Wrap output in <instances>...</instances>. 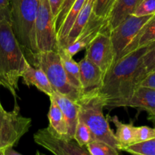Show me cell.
Returning <instances> with one entry per match:
<instances>
[{
    "label": "cell",
    "mask_w": 155,
    "mask_h": 155,
    "mask_svg": "<svg viewBox=\"0 0 155 155\" xmlns=\"http://www.w3.org/2000/svg\"><path fill=\"white\" fill-rule=\"evenodd\" d=\"M139 86H144V87L155 89V69L145 75L143 80L141 81Z\"/></svg>",
    "instance_id": "cell-31"
},
{
    "label": "cell",
    "mask_w": 155,
    "mask_h": 155,
    "mask_svg": "<svg viewBox=\"0 0 155 155\" xmlns=\"http://www.w3.org/2000/svg\"><path fill=\"white\" fill-rule=\"evenodd\" d=\"M155 41V14L145 24L136 37L125 48L120 58L125 54L134 51L136 48L145 46Z\"/></svg>",
    "instance_id": "cell-20"
},
{
    "label": "cell",
    "mask_w": 155,
    "mask_h": 155,
    "mask_svg": "<svg viewBox=\"0 0 155 155\" xmlns=\"http://www.w3.org/2000/svg\"><path fill=\"white\" fill-rule=\"evenodd\" d=\"M5 155H21L19 152L15 151V149H13V148H9L8 150L6 151V152L5 153Z\"/></svg>",
    "instance_id": "cell-34"
},
{
    "label": "cell",
    "mask_w": 155,
    "mask_h": 155,
    "mask_svg": "<svg viewBox=\"0 0 155 155\" xmlns=\"http://www.w3.org/2000/svg\"><path fill=\"white\" fill-rule=\"evenodd\" d=\"M94 2H95V0H86L83 8H81L77 19H76L75 22L73 24L69 33L60 47L66 48L70 44L72 43L77 39V36L80 35V32L83 30V29L84 28V27L90 19L91 15L92 14Z\"/></svg>",
    "instance_id": "cell-17"
},
{
    "label": "cell",
    "mask_w": 155,
    "mask_h": 155,
    "mask_svg": "<svg viewBox=\"0 0 155 155\" xmlns=\"http://www.w3.org/2000/svg\"><path fill=\"white\" fill-rule=\"evenodd\" d=\"M79 63L80 81L83 94L99 91L102 86L104 74L96 64L85 56Z\"/></svg>",
    "instance_id": "cell-12"
},
{
    "label": "cell",
    "mask_w": 155,
    "mask_h": 155,
    "mask_svg": "<svg viewBox=\"0 0 155 155\" xmlns=\"http://www.w3.org/2000/svg\"><path fill=\"white\" fill-rule=\"evenodd\" d=\"M39 0H11L10 19L12 29L24 53L29 57L38 52L34 34V23Z\"/></svg>",
    "instance_id": "cell-4"
},
{
    "label": "cell",
    "mask_w": 155,
    "mask_h": 155,
    "mask_svg": "<svg viewBox=\"0 0 155 155\" xmlns=\"http://www.w3.org/2000/svg\"><path fill=\"white\" fill-rule=\"evenodd\" d=\"M91 155H119L120 151L115 149L104 142L94 139L86 146Z\"/></svg>",
    "instance_id": "cell-24"
},
{
    "label": "cell",
    "mask_w": 155,
    "mask_h": 155,
    "mask_svg": "<svg viewBox=\"0 0 155 155\" xmlns=\"http://www.w3.org/2000/svg\"><path fill=\"white\" fill-rule=\"evenodd\" d=\"M1 85H2V84H1V81H0V86H1Z\"/></svg>",
    "instance_id": "cell-36"
},
{
    "label": "cell",
    "mask_w": 155,
    "mask_h": 155,
    "mask_svg": "<svg viewBox=\"0 0 155 155\" xmlns=\"http://www.w3.org/2000/svg\"><path fill=\"white\" fill-rule=\"evenodd\" d=\"M27 61L15 36L10 19L9 8L0 12V81L16 101L18 81Z\"/></svg>",
    "instance_id": "cell-2"
},
{
    "label": "cell",
    "mask_w": 155,
    "mask_h": 155,
    "mask_svg": "<svg viewBox=\"0 0 155 155\" xmlns=\"http://www.w3.org/2000/svg\"><path fill=\"white\" fill-rule=\"evenodd\" d=\"M21 77L22 78L23 83L26 86L28 87L35 86L38 90L48 96H51L54 92L45 72L40 68L32 66L27 58Z\"/></svg>",
    "instance_id": "cell-14"
},
{
    "label": "cell",
    "mask_w": 155,
    "mask_h": 155,
    "mask_svg": "<svg viewBox=\"0 0 155 155\" xmlns=\"http://www.w3.org/2000/svg\"><path fill=\"white\" fill-rule=\"evenodd\" d=\"M85 2H86V0H76V2L74 3L69 12L67 14L61 26L56 33L58 46H61L64 39H66L67 36L69 33L73 24L75 22L80 10L83 8Z\"/></svg>",
    "instance_id": "cell-22"
},
{
    "label": "cell",
    "mask_w": 155,
    "mask_h": 155,
    "mask_svg": "<svg viewBox=\"0 0 155 155\" xmlns=\"http://www.w3.org/2000/svg\"><path fill=\"white\" fill-rule=\"evenodd\" d=\"M53 97L63 113L68 127V133L71 139H74L76 126L78 120L79 106L77 102L65 95L57 92H53Z\"/></svg>",
    "instance_id": "cell-15"
},
{
    "label": "cell",
    "mask_w": 155,
    "mask_h": 155,
    "mask_svg": "<svg viewBox=\"0 0 155 155\" xmlns=\"http://www.w3.org/2000/svg\"><path fill=\"white\" fill-rule=\"evenodd\" d=\"M37 145L55 155H89L86 147H82L74 139L61 137L48 127L40 129L33 135Z\"/></svg>",
    "instance_id": "cell-9"
},
{
    "label": "cell",
    "mask_w": 155,
    "mask_h": 155,
    "mask_svg": "<svg viewBox=\"0 0 155 155\" xmlns=\"http://www.w3.org/2000/svg\"><path fill=\"white\" fill-rule=\"evenodd\" d=\"M124 151L133 154L155 155V137L145 142L130 145L124 148Z\"/></svg>",
    "instance_id": "cell-25"
},
{
    "label": "cell",
    "mask_w": 155,
    "mask_h": 155,
    "mask_svg": "<svg viewBox=\"0 0 155 155\" xmlns=\"http://www.w3.org/2000/svg\"><path fill=\"white\" fill-rule=\"evenodd\" d=\"M32 120L21 114L20 107L15 101V107L8 111L0 102V155L14 148L29 131Z\"/></svg>",
    "instance_id": "cell-6"
},
{
    "label": "cell",
    "mask_w": 155,
    "mask_h": 155,
    "mask_svg": "<svg viewBox=\"0 0 155 155\" xmlns=\"http://www.w3.org/2000/svg\"><path fill=\"white\" fill-rule=\"evenodd\" d=\"M77 103L79 106L78 117L89 127L95 139L121 151L107 117L106 118L103 113L105 102L99 92L83 94Z\"/></svg>",
    "instance_id": "cell-3"
},
{
    "label": "cell",
    "mask_w": 155,
    "mask_h": 155,
    "mask_svg": "<svg viewBox=\"0 0 155 155\" xmlns=\"http://www.w3.org/2000/svg\"><path fill=\"white\" fill-rule=\"evenodd\" d=\"M105 30H109L107 20L98 18L92 14L90 19L80 32V35L72 43L64 48L65 51L70 55H75L80 51L85 49L98 33Z\"/></svg>",
    "instance_id": "cell-11"
},
{
    "label": "cell",
    "mask_w": 155,
    "mask_h": 155,
    "mask_svg": "<svg viewBox=\"0 0 155 155\" xmlns=\"http://www.w3.org/2000/svg\"><path fill=\"white\" fill-rule=\"evenodd\" d=\"M61 60L62 65H63L64 71L68 75V80L71 82V84L82 92L81 85L80 81V67L79 63H77L73 56L70 55L63 47L58 46L57 49Z\"/></svg>",
    "instance_id": "cell-21"
},
{
    "label": "cell",
    "mask_w": 155,
    "mask_h": 155,
    "mask_svg": "<svg viewBox=\"0 0 155 155\" xmlns=\"http://www.w3.org/2000/svg\"><path fill=\"white\" fill-rule=\"evenodd\" d=\"M29 58L30 64L45 72L54 92H59L75 102L80 99L83 92L69 81L58 51H39Z\"/></svg>",
    "instance_id": "cell-5"
},
{
    "label": "cell",
    "mask_w": 155,
    "mask_h": 155,
    "mask_svg": "<svg viewBox=\"0 0 155 155\" xmlns=\"http://www.w3.org/2000/svg\"><path fill=\"white\" fill-rule=\"evenodd\" d=\"M107 118L114 124L116 127V133H114L117 141L119 144L120 151L130 145L136 144L135 136V126L133 124H124L121 122L117 116H107Z\"/></svg>",
    "instance_id": "cell-19"
},
{
    "label": "cell",
    "mask_w": 155,
    "mask_h": 155,
    "mask_svg": "<svg viewBox=\"0 0 155 155\" xmlns=\"http://www.w3.org/2000/svg\"><path fill=\"white\" fill-rule=\"evenodd\" d=\"M36 45L39 51L58 49L54 18L48 0H39L37 13L34 23Z\"/></svg>",
    "instance_id": "cell-7"
},
{
    "label": "cell",
    "mask_w": 155,
    "mask_h": 155,
    "mask_svg": "<svg viewBox=\"0 0 155 155\" xmlns=\"http://www.w3.org/2000/svg\"><path fill=\"white\" fill-rule=\"evenodd\" d=\"M155 14V0H142L133 15L135 16H147Z\"/></svg>",
    "instance_id": "cell-28"
},
{
    "label": "cell",
    "mask_w": 155,
    "mask_h": 155,
    "mask_svg": "<svg viewBox=\"0 0 155 155\" xmlns=\"http://www.w3.org/2000/svg\"><path fill=\"white\" fill-rule=\"evenodd\" d=\"M142 1V0H117L107 18L109 30L115 28L128 17L133 15V12Z\"/></svg>",
    "instance_id": "cell-16"
},
{
    "label": "cell",
    "mask_w": 155,
    "mask_h": 155,
    "mask_svg": "<svg viewBox=\"0 0 155 155\" xmlns=\"http://www.w3.org/2000/svg\"><path fill=\"white\" fill-rule=\"evenodd\" d=\"M153 16L154 15L147 16L130 15L115 28L110 30L109 33L114 53V64L120 58L125 48Z\"/></svg>",
    "instance_id": "cell-8"
},
{
    "label": "cell",
    "mask_w": 155,
    "mask_h": 155,
    "mask_svg": "<svg viewBox=\"0 0 155 155\" xmlns=\"http://www.w3.org/2000/svg\"><path fill=\"white\" fill-rule=\"evenodd\" d=\"M126 107L145 110L148 114L155 115V89L138 86L130 98L117 103L114 108Z\"/></svg>",
    "instance_id": "cell-13"
},
{
    "label": "cell",
    "mask_w": 155,
    "mask_h": 155,
    "mask_svg": "<svg viewBox=\"0 0 155 155\" xmlns=\"http://www.w3.org/2000/svg\"><path fill=\"white\" fill-rule=\"evenodd\" d=\"M74 139L80 146L86 147L90 142L96 139L87 125L78 117Z\"/></svg>",
    "instance_id": "cell-23"
},
{
    "label": "cell",
    "mask_w": 155,
    "mask_h": 155,
    "mask_svg": "<svg viewBox=\"0 0 155 155\" xmlns=\"http://www.w3.org/2000/svg\"><path fill=\"white\" fill-rule=\"evenodd\" d=\"M62 2H63V0H48L50 8H51V13H52L54 20H55L58 13L59 8H60Z\"/></svg>",
    "instance_id": "cell-32"
},
{
    "label": "cell",
    "mask_w": 155,
    "mask_h": 155,
    "mask_svg": "<svg viewBox=\"0 0 155 155\" xmlns=\"http://www.w3.org/2000/svg\"><path fill=\"white\" fill-rule=\"evenodd\" d=\"M117 0H95L92 14L98 18L107 19Z\"/></svg>",
    "instance_id": "cell-26"
},
{
    "label": "cell",
    "mask_w": 155,
    "mask_h": 155,
    "mask_svg": "<svg viewBox=\"0 0 155 155\" xmlns=\"http://www.w3.org/2000/svg\"><path fill=\"white\" fill-rule=\"evenodd\" d=\"M75 2L76 0H63L61 5L60 8H59L58 13L57 16H56L55 20H54V26H55L56 33H57L58 30H59V28L61 26L67 14L69 12V10L72 7V5H74V3Z\"/></svg>",
    "instance_id": "cell-29"
},
{
    "label": "cell",
    "mask_w": 155,
    "mask_h": 155,
    "mask_svg": "<svg viewBox=\"0 0 155 155\" xmlns=\"http://www.w3.org/2000/svg\"><path fill=\"white\" fill-rule=\"evenodd\" d=\"M135 136H136V144L153 139L155 137V127L152 128L147 126L136 127Z\"/></svg>",
    "instance_id": "cell-27"
},
{
    "label": "cell",
    "mask_w": 155,
    "mask_h": 155,
    "mask_svg": "<svg viewBox=\"0 0 155 155\" xmlns=\"http://www.w3.org/2000/svg\"><path fill=\"white\" fill-rule=\"evenodd\" d=\"M142 63L146 74L155 69V45L145 53L143 56Z\"/></svg>",
    "instance_id": "cell-30"
},
{
    "label": "cell",
    "mask_w": 155,
    "mask_h": 155,
    "mask_svg": "<svg viewBox=\"0 0 155 155\" xmlns=\"http://www.w3.org/2000/svg\"><path fill=\"white\" fill-rule=\"evenodd\" d=\"M148 119L150 121H151V122H152V123H154V124H155V115L148 114Z\"/></svg>",
    "instance_id": "cell-35"
},
{
    "label": "cell",
    "mask_w": 155,
    "mask_h": 155,
    "mask_svg": "<svg viewBox=\"0 0 155 155\" xmlns=\"http://www.w3.org/2000/svg\"><path fill=\"white\" fill-rule=\"evenodd\" d=\"M109 33V30L99 33L85 48V56L101 69L104 76L114 64V53Z\"/></svg>",
    "instance_id": "cell-10"
},
{
    "label": "cell",
    "mask_w": 155,
    "mask_h": 155,
    "mask_svg": "<svg viewBox=\"0 0 155 155\" xmlns=\"http://www.w3.org/2000/svg\"><path fill=\"white\" fill-rule=\"evenodd\" d=\"M49 98L50 107L48 113L49 125L48 127L58 136L67 139H71L68 133V124L61 110L52 96H49Z\"/></svg>",
    "instance_id": "cell-18"
},
{
    "label": "cell",
    "mask_w": 155,
    "mask_h": 155,
    "mask_svg": "<svg viewBox=\"0 0 155 155\" xmlns=\"http://www.w3.org/2000/svg\"><path fill=\"white\" fill-rule=\"evenodd\" d=\"M154 42L123 56L104 75L99 89L105 102L104 108H114L117 103L130 98L146 75L142 59Z\"/></svg>",
    "instance_id": "cell-1"
},
{
    "label": "cell",
    "mask_w": 155,
    "mask_h": 155,
    "mask_svg": "<svg viewBox=\"0 0 155 155\" xmlns=\"http://www.w3.org/2000/svg\"><path fill=\"white\" fill-rule=\"evenodd\" d=\"M10 2L11 0H0V12L9 8Z\"/></svg>",
    "instance_id": "cell-33"
}]
</instances>
